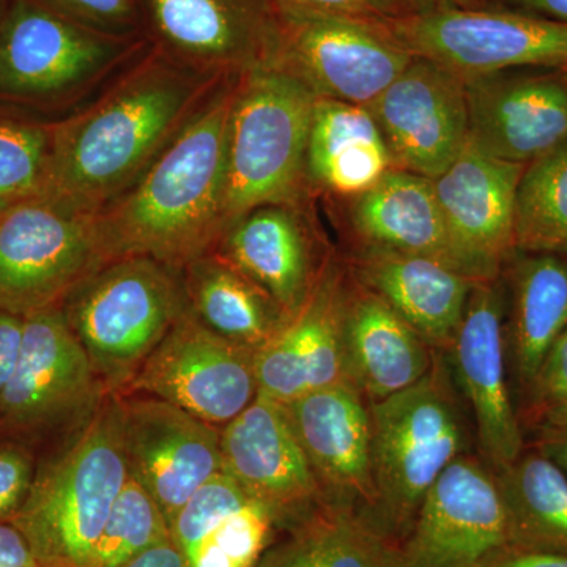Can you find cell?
Here are the masks:
<instances>
[{
    "label": "cell",
    "mask_w": 567,
    "mask_h": 567,
    "mask_svg": "<svg viewBox=\"0 0 567 567\" xmlns=\"http://www.w3.org/2000/svg\"><path fill=\"white\" fill-rule=\"evenodd\" d=\"M117 398L128 475L171 527L188 499L223 472L221 429L152 395Z\"/></svg>",
    "instance_id": "15"
},
{
    "label": "cell",
    "mask_w": 567,
    "mask_h": 567,
    "mask_svg": "<svg viewBox=\"0 0 567 567\" xmlns=\"http://www.w3.org/2000/svg\"><path fill=\"white\" fill-rule=\"evenodd\" d=\"M495 3L567 22V0H495Z\"/></svg>",
    "instance_id": "45"
},
{
    "label": "cell",
    "mask_w": 567,
    "mask_h": 567,
    "mask_svg": "<svg viewBox=\"0 0 567 567\" xmlns=\"http://www.w3.org/2000/svg\"><path fill=\"white\" fill-rule=\"evenodd\" d=\"M256 353L213 333L188 308L122 394L162 399L221 429L259 394Z\"/></svg>",
    "instance_id": "12"
},
{
    "label": "cell",
    "mask_w": 567,
    "mask_h": 567,
    "mask_svg": "<svg viewBox=\"0 0 567 567\" xmlns=\"http://www.w3.org/2000/svg\"><path fill=\"white\" fill-rule=\"evenodd\" d=\"M317 100L281 63L240 78L230 111L224 227L254 208L297 203Z\"/></svg>",
    "instance_id": "6"
},
{
    "label": "cell",
    "mask_w": 567,
    "mask_h": 567,
    "mask_svg": "<svg viewBox=\"0 0 567 567\" xmlns=\"http://www.w3.org/2000/svg\"><path fill=\"white\" fill-rule=\"evenodd\" d=\"M347 289L341 268L328 260L303 308L256 353L259 394L290 404L347 380Z\"/></svg>",
    "instance_id": "22"
},
{
    "label": "cell",
    "mask_w": 567,
    "mask_h": 567,
    "mask_svg": "<svg viewBox=\"0 0 567 567\" xmlns=\"http://www.w3.org/2000/svg\"><path fill=\"white\" fill-rule=\"evenodd\" d=\"M352 224L363 248L429 257L468 278L431 178L393 167L354 197Z\"/></svg>",
    "instance_id": "27"
},
{
    "label": "cell",
    "mask_w": 567,
    "mask_h": 567,
    "mask_svg": "<svg viewBox=\"0 0 567 567\" xmlns=\"http://www.w3.org/2000/svg\"><path fill=\"white\" fill-rule=\"evenodd\" d=\"M213 252L259 284L293 317L311 297L328 260L295 204L254 208L224 227Z\"/></svg>",
    "instance_id": "23"
},
{
    "label": "cell",
    "mask_w": 567,
    "mask_h": 567,
    "mask_svg": "<svg viewBox=\"0 0 567 567\" xmlns=\"http://www.w3.org/2000/svg\"><path fill=\"white\" fill-rule=\"evenodd\" d=\"M10 0H0V22L3 20V14H6L7 7H9Z\"/></svg>",
    "instance_id": "47"
},
{
    "label": "cell",
    "mask_w": 567,
    "mask_h": 567,
    "mask_svg": "<svg viewBox=\"0 0 567 567\" xmlns=\"http://www.w3.org/2000/svg\"><path fill=\"white\" fill-rule=\"evenodd\" d=\"M278 532L270 511L219 472L178 511L171 537L189 567H259Z\"/></svg>",
    "instance_id": "25"
},
{
    "label": "cell",
    "mask_w": 567,
    "mask_h": 567,
    "mask_svg": "<svg viewBox=\"0 0 567 567\" xmlns=\"http://www.w3.org/2000/svg\"><path fill=\"white\" fill-rule=\"evenodd\" d=\"M465 81L468 144L527 164L567 137V91L557 70L498 71Z\"/></svg>",
    "instance_id": "19"
},
{
    "label": "cell",
    "mask_w": 567,
    "mask_h": 567,
    "mask_svg": "<svg viewBox=\"0 0 567 567\" xmlns=\"http://www.w3.org/2000/svg\"><path fill=\"white\" fill-rule=\"evenodd\" d=\"M147 44L145 37L95 31L37 0H10L0 22V99H66L132 61Z\"/></svg>",
    "instance_id": "8"
},
{
    "label": "cell",
    "mask_w": 567,
    "mask_h": 567,
    "mask_svg": "<svg viewBox=\"0 0 567 567\" xmlns=\"http://www.w3.org/2000/svg\"><path fill=\"white\" fill-rule=\"evenodd\" d=\"M122 567H189L174 540L156 544Z\"/></svg>",
    "instance_id": "44"
},
{
    "label": "cell",
    "mask_w": 567,
    "mask_h": 567,
    "mask_svg": "<svg viewBox=\"0 0 567 567\" xmlns=\"http://www.w3.org/2000/svg\"><path fill=\"white\" fill-rule=\"evenodd\" d=\"M145 39L175 62L216 78L279 63L274 0H140Z\"/></svg>",
    "instance_id": "13"
},
{
    "label": "cell",
    "mask_w": 567,
    "mask_h": 567,
    "mask_svg": "<svg viewBox=\"0 0 567 567\" xmlns=\"http://www.w3.org/2000/svg\"><path fill=\"white\" fill-rule=\"evenodd\" d=\"M535 450L551 458L567 475V412L539 417Z\"/></svg>",
    "instance_id": "40"
},
{
    "label": "cell",
    "mask_w": 567,
    "mask_h": 567,
    "mask_svg": "<svg viewBox=\"0 0 567 567\" xmlns=\"http://www.w3.org/2000/svg\"><path fill=\"white\" fill-rule=\"evenodd\" d=\"M447 353L435 350L427 374L369 404L377 502L368 520L401 544L425 495L447 466L468 454L470 431Z\"/></svg>",
    "instance_id": "4"
},
{
    "label": "cell",
    "mask_w": 567,
    "mask_h": 567,
    "mask_svg": "<svg viewBox=\"0 0 567 567\" xmlns=\"http://www.w3.org/2000/svg\"><path fill=\"white\" fill-rule=\"evenodd\" d=\"M344 353L347 380L374 404L420 382L435 350L382 297L354 281L347 289Z\"/></svg>",
    "instance_id": "26"
},
{
    "label": "cell",
    "mask_w": 567,
    "mask_h": 567,
    "mask_svg": "<svg viewBox=\"0 0 567 567\" xmlns=\"http://www.w3.org/2000/svg\"><path fill=\"white\" fill-rule=\"evenodd\" d=\"M221 457L223 472L270 511L281 532L324 503L286 405L267 395L221 427Z\"/></svg>",
    "instance_id": "18"
},
{
    "label": "cell",
    "mask_w": 567,
    "mask_h": 567,
    "mask_svg": "<svg viewBox=\"0 0 567 567\" xmlns=\"http://www.w3.org/2000/svg\"><path fill=\"white\" fill-rule=\"evenodd\" d=\"M496 483L506 507L511 546L567 557V475L537 450L524 451Z\"/></svg>",
    "instance_id": "32"
},
{
    "label": "cell",
    "mask_w": 567,
    "mask_h": 567,
    "mask_svg": "<svg viewBox=\"0 0 567 567\" xmlns=\"http://www.w3.org/2000/svg\"><path fill=\"white\" fill-rule=\"evenodd\" d=\"M169 539H173L171 527L162 509L145 488L128 476L112 505L87 567H122Z\"/></svg>",
    "instance_id": "34"
},
{
    "label": "cell",
    "mask_w": 567,
    "mask_h": 567,
    "mask_svg": "<svg viewBox=\"0 0 567 567\" xmlns=\"http://www.w3.org/2000/svg\"><path fill=\"white\" fill-rule=\"evenodd\" d=\"M39 453L18 440L0 436V522H10L31 492Z\"/></svg>",
    "instance_id": "37"
},
{
    "label": "cell",
    "mask_w": 567,
    "mask_h": 567,
    "mask_svg": "<svg viewBox=\"0 0 567 567\" xmlns=\"http://www.w3.org/2000/svg\"><path fill=\"white\" fill-rule=\"evenodd\" d=\"M486 567H567L566 555L507 546Z\"/></svg>",
    "instance_id": "43"
},
{
    "label": "cell",
    "mask_w": 567,
    "mask_h": 567,
    "mask_svg": "<svg viewBox=\"0 0 567 567\" xmlns=\"http://www.w3.org/2000/svg\"><path fill=\"white\" fill-rule=\"evenodd\" d=\"M511 546L505 503L494 470L464 454L425 495L399 544L402 567H486Z\"/></svg>",
    "instance_id": "14"
},
{
    "label": "cell",
    "mask_w": 567,
    "mask_h": 567,
    "mask_svg": "<svg viewBox=\"0 0 567 567\" xmlns=\"http://www.w3.org/2000/svg\"><path fill=\"white\" fill-rule=\"evenodd\" d=\"M241 76L218 82L136 182L95 213L107 259L144 256L183 270L224 229L230 111Z\"/></svg>",
    "instance_id": "2"
},
{
    "label": "cell",
    "mask_w": 567,
    "mask_h": 567,
    "mask_svg": "<svg viewBox=\"0 0 567 567\" xmlns=\"http://www.w3.org/2000/svg\"><path fill=\"white\" fill-rule=\"evenodd\" d=\"M22 322L20 354L0 398V436L40 457L87 423L107 393L61 306Z\"/></svg>",
    "instance_id": "7"
},
{
    "label": "cell",
    "mask_w": 567,
    "mask_h": 567,
    "mask_svg": "<svg viewBox=\"0 0 567 567\" xmlns=\"http://www.w3.org/2000/svg\"><path fill=\"white\" fill-rule=\"evenodd\" d=\"M516 251L567 256V137L525 164L514 215Z\"/></svg>",
    "instance_id": "33"
},
{
    "label": "cell",
    "mask_w": 567,
    "mask_h": 567,
    "mask_svg": "<svg viewBox=\"0 0 567 567\" xmlns=\"http://www.w3.org/2000/svg\"><path fill=\"white\" fill-rule=\"evenodd\" d=\"M117 394L40 454L24 505L11 517L40 567H87L112 505L128 481Z\"/></svg>",
    "instance_id": "3"
},
{
    "label": "cell",
    "mask_w": 567,
    "mask_h": 567,
    "mask_svg": "<svg viewBox=\"0 0 567 567\" xmlns=\"http://www.w3.org/2000/svg\"><path fill=\"white\" fill-rule=\"evenodd\" d=\"M506 286L502 276L476 282L453 349L457 385L472 410L483 461L494 472L525 451L520 417L507 380Z\"/></svg>",
    "instance_id": "17"
},
{
    "label": "cell",
    "mask_w": 567,
    "mask_h": 567,
    "mask_svg": "<svg viewBox=\"0 0 567 567\" xmlns=\"http://www.w3.org/2000/svg\"><path fill=\"white\" fill-rule=\"evenodd\" d=\"M506 276V350L525 393L567 328L566 254L516 251Z\"/></svg>",
    "instance_id": "28"
},
{
    "label": "cell",
    "mask_w": 567,
    "mask_h": 567,
    "mask_svg": "<svg viewBox=\"0 0 567 567\" xmlns=\"http://www.w3.org/2000/svg\"><path fill=\"white\" fill-rule=\"evenodd\" d=\"M393 167L385 136L368 106L317 100L306 151L309 185L357 197Z\"/></svg>",
    "instance_id": "29"
},
{
    "label": "cell",
    "mask_w": 567,
    "mask_h": 567,
    "mask_svg": "<svg viewBox=\"0 0 567 567\" xmlns=\"http://www.w3.org/2000/svg\"><path fill=\"white\" fill-rule=\"evenodd\" d=\"M368 107L398 169L435 181L468 144L465 81L429 59L415 55Z\"/></svg>",
    "instance_id": "16"
},
{
    "label": "cell",
    "mask_w": 567,
    "mask_h": 567,
    "mask_svg": "<svg viewBox=\"0 0 567 567\" xmlns=\"http://www.w3.org/2000/svg\"><path fill=\"white\" fill-rule=\"evenodd\" d=\"M107 262L95 215L47 196L0 208V311L25 317L61 306Z\"/></svg>",
    "instance_id": "9"
},
{
    "label": "cell",
    "mask_w": 567,
    "mask_h": 567,
    "mask_svg": "<svg viewBox=\"0 0 567 567\" xmlns=\"http://www.w3.org/2000/svg\"><path fill=\"white\" fill-rule=\"evenodd\" d=\"M354 281L382 297L429 347L450 352L476 281L454 268L412 254L361 248Z\"/></svg>",
    "instance_id": "24"
},
{
    "label": "cell",
    "mask_w": 567,
    "mask_h": 567,
    "mask_svg": "<svg viewBox=\"0 0 567 567\" xmlns=\"http://www.w3.org/2000/svg\"><path fill=\"white\" fill-rule=\"evenodd\" d=\"M95 31L145 37L140 0H37Z\"/></svg>",
    "instance_id": "36"
},
{
    "label": "cell",
    "mask_w": 567,
    "mask_h": 567,
    "mask_svg": "<svg viewBox=\"0 0 567 567\" xmlns=\"http://www.w3.org/2000/svg\"><path fill=\"white\" fill-rule=\"evenodd\" d=\"M51 141L50 123L0 114V208L43 193Z\"/></svg>",
    "instance_id": "35"
},
{
    "label": "cell",
    "mask_w": 567,
    "mask_h": 567,
    "mask_svg": "<svg viewBox=\"0 0 567 567\" xmlns=\"http://www.w3.org/2000/svg\"><path fill=\"white\" fill-rule=\"evenodd\" d=\"M415 13L421 11L446 9V7H456V9H483L488 6L491 0H406Z\"/></svg>",
    "instance_id": "46"
},
{
    "label": "cell",
    "mask_w": 567,
    "mask_h": 567,
    "mask_svg": "<svg viewBox=\"0 0 567 567\" xmlns=\"http://www.w3.org/2000/svg\"><path fill=\"white\" fill-rule=\"evenodd\" d=\"M182 275L189 311L227 341L259 352L289 322L267 290L216 252L197 257Z\"/></svg>",
    "instance_id": "30"
},
{
    "label": "cell",
    "mask_w": 567,
    "mask_h": 567,
    "mask_svg": "<svg viewBox=\"0 0 567 567\" xmlns=\"http://www.w3.org/2000/svg\"><path fill=\"white\" fill-rule=\"evenodd\" d=\"M276 9L390 22L415 13L406 0H274Z\"/></svg>",
    "instance_id": "39"
},
{
    "label": "cell",
    "mask_w": 567,
    "mask_h": 567,
    "mask_svg": "<svg viewBox=\"0 0 567 567\" xmlns=\"http://www.w3.org/2000/svg\"><path fill=\"white\" fill-rule=\"evenodd\" d=\"M284 532L259 567H402L399 544L352 507L323 503Z\"/></svg>",
    "instance_id": "31"
},
{
    "label": "cell",
    "mask_w": 567,
    "mask_h": 567,
    "mask_svg": "<svg viewBox=\"0 0 567 567\" xmlns=\"http://www.w3.org/2000/svg\"><path fill=\"white\" fill-rule=\"evenodd\" d=\"M525 164L492 158L466 144L453 166L434 181L447 233L466 275L494 281L516 252L514 215Z\"/></svg>",
    "instance_id": "20"
},
{
    "label": "cell",
    "mask_w": 567,
    "mask_h": 567,
    "mask_svg": "<svg viewBox=\"0 0 567 567\" xmlns=\"http://www.w3.org/2000/svg\"><path fill=\"white\" fill-rule=\"evenodd\" d=\"M0 567H40L31 544L11 522H0Z\"/></svg>",
    "instance_id": "42"
},
{
    "label": "cell",
    "mask_w": 567,
    "mask_h": 567,
    "mask_svg": "<svg viewBox=\"0 0 567 567\" xmlns=\"http://www.w3.org/2000/svg\"><path fill=\"white\" fill-rule=\"evenodd\" d=\"M527 394L537 420L567 412V328L548 350Z\"/></svg>",
    "instance_id": "38"
},
{
    "label": "cell",
    "mask_w": 567,
    "mask_h": 567,
    "mask_svg": "<svg viewBox=\"0 0 567 567\" xmlns=\"http://www.w3.org/2000/svg\"><path fill=\"white\" fill-rule=\"evenodd\" d=\"M221 80L148 43L110 91L52 125L40 196L95 215L147 171Z\"/></svg>",
    "instance_id": "1"
},
{
    "label": "cell",
    "mask_w": 567,
    "mask_h": 567,
    "mask_svg": "<svg viewBox=\"0 0 567 567\" xmlns=\"http://www.w3.org/2000/svg\"><path fill=\"white\" fill-rule=\"evenodd\" d=\"M279 63L317 99L369 106L415 55L388 22L278 10Z\"/></svg>",
    "instance_id": "11"
},
{
    "label": "cell",
    "mask_w": 567,
    "mask_h": 567,
    "mask_svg": "<svg viewBox=\"0 0 567 567\" xmlns=\"http://www.w3.org/2000/svg\"><path fill=\"white\" fill-rule=\"evenodd\" d=\"M61 309L107 394H122L188 309L182 270L144 256L110 260Z\"/></svg>",
    "instance_id": "5"
},
{
    "label": "cell",
    "mask_w": 567,
    "mask_h": 567,
    "mask_svg": "<svg viewBox=\"0 0 567 567\" xmlns=\"http://www.w3.org/2000/svg\"><path fill=\"white\" fill-rule=\"evenodd\" d=\"M398 40L462 80L498 71L567 66V22L509 7L436 9L388 22Z\"/></svg>",
    "instance_id": "10"
},
{
    "label": "cell",
    "mask_w": 567,
    "mask_h": 567,
    "mask_svg": "<svg viewBox=\"0 0 567 567\" xmlns=\"http://www.w3.org/2000/svg\"><path fill=\"white\" fill-rule=\"evenodd\" d=\"M22 317L0 311V398L13 374L22 341Z\"/></svg>",
    "instance_id": "41"
},
{
    "label": "cell",
    "mask_w": 567,
    "mask_h": 567,
    "mask_svg": "<svg viewBox=\"0 0 567 567\" xmlns=\"http://www.w3.org/2000/svg\"><path fill=\"white\" fill-rule=\"evenodd\" d=\"M557 71H558L559 80H561L563 84H565V87L567 91V66H566V69H559Z\"/></svg>",
    "instance_id": "48"
},
{
    "label": "cell",
    "mask_w": 567,
    "mask_h": 567,
    "mask_svg": "<svg viewBox=\"0 0 567 567\" xmlns=\"http://www.w3.org/2000/svg\"><path fill=\"white\" fill-rule=\"evenodd\" d=\"M284 405L322 488L323 502L371 516L377 492L368 399L344 380Z\"/></svg>",
    "instance_id": "21"
}]
</instances>
